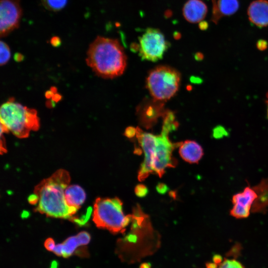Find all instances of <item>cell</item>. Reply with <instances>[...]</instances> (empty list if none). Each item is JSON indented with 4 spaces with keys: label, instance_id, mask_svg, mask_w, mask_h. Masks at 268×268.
<instances>
[{
    "label": "cell",
    "instance_id": "1",
    "mask_svg": "<svg viewBox=\"0 0 268 268\" xmlns=\"http://www.w3.org/2000/svg\"><path fill=\"white\" fill-rule=\"evenodd\" d=\"M174 115L168 113L165 116L161 134L154 135L136 129V136L143 150L144 158L138 173L139 181H144L150 174L161 177L166 169L175 167L177 160L172 152L180 143H173L169 138V133L176 128Z\"/></svg>",
    "mask_w": 268,
    "mask_h": 268
},
{
    "label": "cell",
    "instance_id": "2",
    "mask_svg": "<svg viewBox=\"0 0 268 268\" xmlns=\"http://www.w3.org/2000/svg\"><path fill=\"white\" fill-rule=\"evenodd\" d=\"M70 181L69 173L59 169L40 182L34 190L35 211L48 217L73 219L77 211L67 204L65 197V191Z\"/></svg>",
    "mask_w": 268,
    "mask_h": 268
},
{
    "label": "cell",
    "instance_id": "3",
    "mask_svg": "<svg viewBox=\"0 0 268 268\" xmlns=\"http://www.w3.org/2000/svg\"><path fill=\"white\" fill-rule=\"evenodd\" d=\"M86 62L97 75L113 78L125 71L127 57L118 40L97 36L89 45Z\"/></svg>",
    "mask_w": 268,
    "mask_h": 268
},
{
    "label": "cell",
    "instance_id": "4",
    "mask_svg": "<svg viewBox=\"0 0 268 268\" xmlns=\"http://www.w3.org/2000/svg\"><path fill=\"white\" fill-rule=\"evenodd\" d=\"M1 131L10 132L20 138L27 137L31 131L40 127V120L36 110L23 106L10 98L0 109Z\"/></svg>",
    "mask_w": 268,
    "mask_h": 268
},
{
    "label": "cell",
    "instance_id": "5",
    "mask_svg": "<svg viewBox=\"0 0 268 268\" xmlns=\"http://www.w3.org/2000/svg\"><path fill=\"white\" fill-rule=\"evenodd\" d=\"M132 217V214L125 215L122 201L118 198H98L94 203L92 220L99 228L113 233H124Z\"/></svg>",
    "mask_w": 268,
    "mask_h": 268
},
{
    "label": "cell",
    "instance_id": "6",
    "mask_svg": "<svg viewBox=\"0 0 268 268\" xmlns=\"http://www.w3.org/2000/svg\"><path fill=\"white\" fill-rule=\"evenodd\" d=\"M181 80L180 73L167 66H159L152 69L146 80L147 87L154 99L166 101L178 90Z\"/></svg>",
    "mask_w": 268,
    "mask_h": 268
},
{
    "label": "cell",
    "instance_id": "7",
    "mask_svg": "<svg viewBox=\"0 0 268 268\" xmlns=\"http://www.w3.org/2000/svg\"><path fill=\"white\" fill-rule=\"evenodd\" d=\"M169 45L159 29L147 28L139 37V56L143 60L156 62L162 59Z\"/></svg>",
    "mask_w": 268,
    "mask_h": 268
},
{
    "label": "cell",
    "instance_id": "8",
    "mask_svg": "<svg viewBox=\"0 0 268 268\" xmlns=\"http://www.w3.org/2000/svg\"><path fill=\"white\" fill-rule=\"evenodd\" d=\"M22 10L19 0H0V36L4 37L18 28Z\"/></svg>",
    "mask_w": 268,
    "mask_h": 268
},
{
    "label": "cell",
    "instance_id": "9",
    "mask_svg": "<svg viewBox=\"0 0 268 268\" xmlns=\"http://www.w3.org/2000/svg\"><path fill=\"white\" fill-rule=\"evenodd\" d=\"M257 197L255 191L250 186L246 187L242 192L234 194L231 200L233 205L230 210V215L236 219L248 217Z\"/></svg>",
    "mask_w": 268,
    "mask_h": 268
},
{
    "label": "cell",
    "instance_id": "10",
    "mask_svg": "<svg viewBox=\"0 0 268 268\" xmlns=\"http://www.w3.org/2000/svg\"><path fill=\"white\" fill-rule=\"evenodd\" d=\"M247 15L250 22L257 27L268 26V0L252 1L248 7Z\"/></svg>",
    "mask_w": 268,
    "mask_h": 268
},
{
    "label": "cell",
    "instance_id": "11",
    "mask_svg": "<svg viewBox=\"0 0 268 268\" xmlns=\"http://www.w3.org/2000/svg\"><path fill=\"white\" fill-rule=\"evenodd\" d=\"M207 6L201 0H189L183 8V14L186 20L192 23H199L205 17Z\"/></svg>",
    "mask_w": 268,
    "mask_h": 268
},
{
    "label": "cell",
    "instance_id": "12",
    "mask_svg": "<svg viewBox=\"0 0 268 268\" xmlns=\"http://www.w3.org/2000/svg\"><path fill=\"white\" fill-rule=\"evenodd\" d=\"M252 188L257 197L252 205L251 212L265 214L268 209V177L262 179Z\"/></svg>",
    "mask_w": 268,
    "mask_h": 268
},
{
    "label": "cell",
    "instance_id": "13",
    "mask_svg": "<svg viewBox=\"0 0 268 268\" xmlns=\"http://www.w3.org/2000/svg\"><path fill=\"white\" fill-rule=\"evenodd\" d=\"M179 152L182 159L190 163H198L204 154L201 146L190 140L180 143Z\"/></svg>",
    "mask_w": 268,
    "mask_h": 268
},
{
    "label": "cell",
    "instance_id": "14",
    "mask_svg": "<svg viewBox=\"0 0 268 268\" xmlns=\"http://www.w3.org/2000/svg\"><path fill=\"white\" fill-rule=\"evenodd\" d=\"M65 197L67 204L78 211L86 200V194L79 185H69L65 191Z\"/></svg>",
    "mask_w": 268,
    "mask_h": 268
},
{
    "label": "cell",
    "instance_id": "15",
    "mask_svg": "<svg viewBox=\"0 0 268 268\" xmlns=\"http://www.w3.org/2000/svg\"><path fill=\"white\" fill-rule=\"evenodd\" d=\"M216 3L222 17L234 14L239 7L238 0H216Z\"/></svg>",
    "mask_w": 268,
    "mask_h": 268
},
{
    "label": "cell",
    "instance_id": "16",
    "mask_svg": "<svg viewBox=\"0 0 268 268\" xmlns=\"http://www.w3.org/2000/svg\"><path fill=\"white\" fill-rule=\"evenodd\" d=\"M63 246L62 256L68 258L75 254L79 246H80L76 236L67 238L62 243Z\"/></svg>",
    "mask_w": 268,
    "mask_h": 268
},
{
    "label": "cell",
    "instance_id": "17",
    "mask_svg": "<svg viewBox=\"0 0 268 268\" xmlns=\"http://www.w3.org/2000/svg\"><path fill=\"white\" fill-rule=\"evenodd\" d=\"M41 2L46 9L57 12L65 7L67 4V0H41Z\"/></svg>",
    "mask_w": 268,
    "mask_h": 268
},
{
    "label": "cell",
    "instance_id": "18",
    "mask_svg": "<svg viewBox=\"0 0 268 268\" xmlns=\"http://www.w3.org/2000/svg\"><path fill=\"white\" fill-rule=\"evenodd\" d=\"M0 64L1 66L5 65L9 60L11 53L8 45L4 42H0Z\"/></svg>",
    "mask_w": 268,
    "mask_h": 268
},
{
    "label": "cell",
    "instance_id": "19",
    "mask_svg": "<svg viewBox=\"0 0 268 268\" xmlns=\"http://www.w3.org/2000/svg\"><path fill=\"white\" fill-rule=\"evenodd\" d=\"M218 266V268H245L241 263L235 259H225Z\"/></svg>",
    "mask_w": 268,
    "mask_h": 268
},
{
    "label": "cell",
    "instance_id": "20",
    "mask_svg": "<svg viewBox=\"0 0 268 268\" xmlns=\"http://www.w3.org/2000/svg\"><path fill=\"white\" fill-rule=\"evenodd\" d=\"M229 135L227 130L222 126L218 125L212 130V136L216 139L222 138Z\"/></svg>",
    "mask_w": 268,
    "mask_h": 268
},
{
    "label": "cell",
    "instance_id": "21",
    "mask_svg": "<svg viewBox=\"0 0 268 268\" xmlns=\"http://www.w3.org/2000/svg\"><path fill=\"white\" fill-rule=\"evenodd\" d=\"M212 8L211 20L214 24H217L220 20L222 17V16L219 12L218 9L217 7L216 0H212Z\"/></svg>",
    "mask_w": 268,
    "mask_h": 268
},
{
    "label": "cell",
    "instance_id": "22",
    "mask_svg": "<svg viewBox=\"0 0 268 268\" xmlns=\"http://www.w3.org/2000/svg\"><path fill=\"white\" fill-rule=\"evenodd\" d=\"M80 246L88 244L91 239L90 234L86 231H81L76 235Z\"/></svg>",
    "mask_w": 268,
    "mask_h": 268
},
{
    "label": "cell",
    "instance_id": "23",
    "mask_svg": "<svg viewBox=\"0 0 268 268\" xmlns=\"http://www.w3.org/2000/svg\"><path fill=\"white\" fill-rule=\"evenodd\" d=\"M135 194L139 197H143L148 193L147 187L142 184L137 185L134 189Z\"/></svg>",
    "mask_w": 268,
    "mask_h": 268
},
{
    "label": "cell",
    "instance_id": "24",
    "mask_svg": "<svg viewBox=\"0 0 268 268\" xmlns=\"http://www.w3.org/2000/svg\"><path fill=\"white\" fill-rule=\"evenodd\" d=\"M55 246V242L53 239L51 238H47L44 242L45 248L49 251H53Z\"/></svg>",
    "mask_w": 268,
    "mask_h": 268
},
{
    "label": "cell",
    "instance_id": "25",
    "mask_svg": "<svg viewBox=\"0 0 268 268\" xmlns=\"http://www.w3.org/2000/svg\"><path fill=\"white\" fill-rule=\"evenodd\" d=\"M256 47L260 51H265L268 47V43L266 40L260 39L256 43Z\"/></svg>",
    "mask_w": 268,
    "mask_h": 268
},
{
    "label": "cell",
    "instance_id": "26",
    "mask_svg": "<svg viewBox=\"0 0 268 268\" xmlns=\"http://www.w3.org/2000/svg\"><path fill=\"white\" fill-rule=\"evenodd\" d=\"M50 43L53 46L57 47L61 45V40L58 36H53L50 39Z\"/></svg>",
    "mask_w": 268,
    "mask_h": 268
},
{
    "label": "cell",
    "instance_id": "27",
    "mask_svg": "<svg viewBox=\"0 0 268 268\" xmlns=\"http://www.w3.org/2000/svg\"><path fill=\"white\" fill-rule=\"evenodd\" d=\"M74 254L77 255L78 256L82 257H87V256L88 255L87 249L85 247H82L77 249Z\"/></svg>",
    "mask_w": 268,
    "mask_h": 268
},
{
    "label": "cell",
    "instance_id": "28",
    "mask_svg": "<svg viewBox=\"0 0 268 268\" xmlns=\"http://www.w3.org/2000/svg\"><path fill=\"white\" fill-rule=\"evenodd\" d=\"M53 252L57 256H62L63 246L62 244L56 245Z\"/></svg>",
    "mask_w": 268,
    "mask_h": 268
},
{
    "label": "cell",
    "instance_id": "29",
    "mask_svg": "<svg viewBox=\"0 0 268 268\" xmlns=\"http://www.w3.org/2000/svg\"><path fill=\"white\" fill-rule=\"evenodd\" d=\"M156 189L159 193L164 194L167 190V187L164 184L159 183L157 186Z\"/></svg>",
    "mask_w": 268,
    "mask_h": 268
},
{
    "label": "cell",
    "instance_id": "30",
    "mask_svg": "<svg viewBox=\"0 0 268 268\" xmlns=\"http://www.w3.org/2000/svg\"><path fill=\"white\" fill-rule=\"evenodd\" d=\"M199 26L201 30H205L208 27V23L205 21H201L199 22Z\"/></svg>",
    "mask_w": 268,
    "mask_h": 268
},
{
    "label": "cell",
    "instance_id": "31",
    "mask_svg": "<svg viewBox=\"0 0 268 268\" xmlns=\"http://www.w3.org/2000/svg\"><path fill=\"white\" fill-rule=\"evenodd\" d=\"M213 262L217 265H219L222 262V258L219 255H215L213 259Z\"/></svg>",
    "mask_w": 268,
    "mask_h": 268
},
{
    "label": "cell",
    "instance_id": "32",
    "mask_svg": "<svg viewBox=\"0 0 268 268\" xmlns=\"http://www.w3.org/2000/svg\"><path fill=\"white\" fill-rule=\"evenodd\" d=\"M23 58V56L20 53H17L14 55V59L16 61H20Z\"/></svg>",
    "mask_w": 268,
    "mask_h": 268
},
{
    "label": "cell",
    "instance_id": "33",
    "mask_svg": "<svg viewBox=\"0 0 268 268\" xmlns=\"http://www.w3.org/2000/svg\"><path fill=\"white\" fill-rule=\"evenodd\" d=\"M218 265L215 263H210L206 264V268H217Z\"/></svg>",
    "mask_w": 268,
    "mask_h": 268
},
{
    "label": "cell",
    "instance_id": "34",
    "mask_svg": "<svg viewBox=\"0 0 268 268\" xmlns=\"http://www.w3.org/2000/svg\"><path fill=\"white\" fill-rule=\"evenodd\" d=\"M139 268H151V265L149 263H142L140 265Z\"/></svg>",
    "mask_w": 268,
    "mask_h": 268
},
{
    "label": "cell",
    "instance_id": "35",
    "mask_svg": "<svg viewBox=\"0 0 268 268\" xmlns=\"http://www.w3.org/2000/svg\"><path fill=\"white\" fill-rule=\"evenodd\" d=\"M58 266V263L56 261H53L51 263L50 268H57Z\"/></svg>",
    "mask_w": 268,
    "mask_h": 268
},
{
    "label": "cell",
    "instance_id": "36",
    "mask_svg": "<svg viewBox=\"0 0 268 268\" xmlns=\"http://www.w3.org/2000/svg\"><path fill=\"white\" fill-rule=\"evenodd\" d=\"M267 97L268 98V100H267V105H268V110H267V116H268V92L267 94Z\"/></svg>",
    "mask_w": 268,
    "mask_h": 268
}]
</instances>
